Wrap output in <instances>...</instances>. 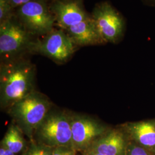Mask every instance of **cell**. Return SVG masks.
<instances>
[{
	"mask_svg": "<svg viewBox=\"0 0 155 155\" xmlns=\"http://www.w3.org/2000/svg\"><path fill=\"white\" fill-rule=\"evenodd\" d=\"M35 65L25 56L1 62V109H8L35 91Z\"/></svg>",
	"mask_w": 155,
	"mask_h": 155,
	"instance_id": "cell-1",
	"label": "cell"
},
{
	"mask_svg": "<svg viewBox=\"0 0 155 155\" xmlns=\"http://www.w3.org/2000/svg\"><path fill=\"white\" fill-rule=\"evenodd\" d=\"M52 104L44 94L35 90L8 109V114L31 141L35 133L51 110Z\"/></svg>",
	"mask_w": 155,
	"mask_h": 155,
	"instance_id": "cell-2",
	"label": "cell"
},
{
	"mask_svg": "<svg viewBox=\"0 0 155 155\" xmlns=\"http://www.w3.org/2000/svg\"><path fill=\"white\" fill-rule=\"evenodd\" d=\"M36 38L15 16L0 24L1 62L9 61L30 54Z\"/></svg>",
	"mask_w": 155,
	"mask_h": 155,
	"instance_id": "cell-3",
	"label": "cell"
},
{
	"mask_svg": "<svg viewBox=\"0 0 155 155\" xmlns=\"http://www.w3.org/2000/svg\"><path fill=\"white\" fill-rule=\"evenodd\" d=\"M37 142L52 148L72 147L71 115L65 111L51 110L36 129Z\"/></svg>",
	"mask_w": 155,
	"mask_h": 155,
	"instance_id": "cell-4",
	"label": "cell"
},
{
	"mask_svg": "<svg viewBox=\"0 0 155 155\" xmlns=\"http://www.w3.org/2000/svg\"><path fill=\"white\" fill-rule=\"evenodd\" d=\"M50 0H31L15 10V16L35 37H40L55 28Z\"/></svg>",
	"mask_w": 155,
	"mask_h": 155,
	"instance_id": "cell-5",
	"label": "cell"
},
{
	"mask_svg": "<svg viewBox=\"0 0 155 155\" xmlns=\"http://www.w3.org/2000/svg\"><path fill=\"white\" fill-rule=\"evenodd\" d=\"M77 47L64 31L55 28L46 35L35 39L30 54H39L57 64H64L71 59Z\"/></svg>",
	"mask_w": 155,
	"mask_h": 155,
	"instance_id": "cell-6",
	"label": "cell"
},
{
	"mask_svg": "<svg viewBox=\"0 0 155 155\" xmlns=\"http://www.w3.org/2000/svg\"><path fill=\"white\" fill-rule=\"evenodd\" d=\"M90 14L106 43L116 44L122 40L126 29L125 19L109 2L97 4Z\"/></svg>",
	"mask_w": 155,
	"mask_h": 155,
	"instance_id": "cell-7",
	"label": "cell"
},
{
	"mask_svg": "<svg viewBox=\"0 0 155 155\" xmlns=\"http://www.w3.org/2000/svg\"><path fill=\"white\" fill-rule=\"evenodd\" d=\"M72 148L86 152L94 141L107 130L100 122L86 116L71 115Z\"/></svg>",
	"mask_w": 155,
	"mask_h": 155,
	"instance_id": "cell-8",
	"label": "cell"
},
{
	"mask_svg": "<svg viewBox=\"0 0 155 155\" xmlns=\"http://www.w3.org/2000/svg\"><path fill=\"white\" fill-rule=\"evenodd\" d=\"M50 9L55 20V28L65 31L91 17L83 0H50Z\"/></svg>",
	"mask_w": 155,
	"mask_h": 155,
	"instance_id": "cell-9",
	"label": "cell"
},
{
	"mask_svg": "<svg viewBox=\"0 0 155 155\" xmlns=\"http://www.w3.org/2000/svg\"><path fill=\"white\" fill-rule=\"evenodd\" d=\"M127 138L122 129L107 131L97 139L86 152L104 155H125L128 144Z\"/></svg>",
	"mask_w": 155,
	"mask_h": 155,
	"instance_id": "cell-10",
	"label": "cell"
},
{
	"mask_svg": "<svg viewBox=\"0 0 155 155\" xmlns=\"http://www.w3.org/2000/svg\"><path fill=\"white\" fill-rule=\"evenodd\" d=\"M121 129L136 144L155 151V120L127 122L122 125Z\"/></svg>",
	"mask_w": 155,
	"mask_h": 155,
	"instance_id": "cell-11",
	"label": "cell"
},
{
	"mask_svg": "<svg viewBox=\"0 0 155 155\" xmlns=\"http://www.w3.org/2000/svg\"><path fill=\"white\" fill-rule=\"evenodd\" d=\"M64 31L78 47L104 45L106 43L99 33L91 16Z\"/></svg>",
	"mask_w": 155,
	"mask_h": 155,
	"instance_id": "cell-12",
	"label": "cell"
},
{
	"mask_svg": "<svg viewBox=\"0 0 155 155\" xmlns=\"http://www.w3.org/2000/svg\"><path fill=\"white\" fill-rule=\"evenodd\" d=\"M21 129L16 124L12 123L1 142V145L11 150L16 155L25 152L27 150V144Z\"/></svg>",
	"mask_w": 155,
	"mask_h": 155,
	"instance_id": "cell-13",
	"label": "cell"
},
{
	"mask_svg": "<svg viewBox=\"0 0 155 155\" xmlns=\"http://www.w3.org/2000/svg\"><path fill=\"white\" fill-rule=\"evenodd\" d=\"M54 148L45 145L34 140L31 141L22 155H53Z\"/></svg>",
	"mask_w": 155,
	"mask_h": 155,
	"instance_id": "cell-14",
	"label": "cell"
},
{
	"mask_svg": "<svg viewBox=\"0 0 155 155\" xmlns=\"http://www.w3.org/2000/svg\"><path fill=\"white\" fill-rule=\"evenodd\" d=\"M15 10L9 0H0V24L13 16Z\"/></svg>",
	"mask_w": 155,
	"mask_h": 155,
	"instance_id": "cell-15",
	"label": "cell"
},
{
	"mask_svg": "<svg viewBox=\"0 0 155 155\" xmlns=\"http://www.w3.org/2000/svg\"><path fill=\"white\" fill-rule=\"evenodd\" d=\"M125 155H153L149 150L136 144L134 142L128 143Z\"/></svg>",
	"mask_w": 155,
	"mask_h": 155,
	"instance_id": "cell-16",
	"label": "cell"
},
{
	"mask_svg": "<svg viewBox=\"0 0 155 155\" xmlns=\"http://www.w3.org/2000/svg\"><path fill=\"white\" fill-rule=\"evenodd\" d=\"M77 152L72 147H59L54 148L53 155H77Z\"/></svg>",
	"mask_w": 155,
	"mask_h": 155,
	"instance_id": "cell-17",
	"label": "cell"
},
{
	"mask_svg": "<svg viewBox=\"0 0 155 155\" xmlns=\"http://www.w3.org/2000/svg\"><path fill=\"white\" fill-rule=\"evenodd\" d=\"M9 1L11 3L12 5L13 6L15 9H16L17 8L27 3L31 0H9Z\"/></svg>",
	"mask_w": 155,
	"mask_h": 155,
	"instance_id": "cell-18",
	"label": "cell"
},
{
	"mask_svg": "<svg viewBox=\"0 0 155 155\" xmlns=\"http://www.w3.org/2000/svg\"><path fill=\"white\" fill-rule=\"evenodd\" d=\"M0 155H16V154L13 153L11 150L6 148L5 147H3L2 145H1Z\"/></svg>",
	"mask_w": 155,
	"mask_h": 155,
	"instance_id": "cell-19",
	"label": "cell"
},
{
	"mask_svg": "<svg viewBox=\"0 0 155 155\" xmlns=\"http://www.w3.org/2000/svg\"><path fill=\"white\" fill-rule=\"evenodd\" d=\"M84 155H101V154H99V153H94V152H86V153H84Z\"/></svg>",
	"mask_w": 155,
	"mask_h": 155,
	"instance_id": "cell-20",
	"label": "cell"
},
{
	"mask_svg": "<svg viewBox=\"0 0 155 155\" xmlns=\"http://www.w3.org/2000/svg\"><path fill=\"white\" fill-rule=\"evenodd\" d=\"M150 5L155 6V0H145Z\"/></svg>",
	"mask_w": 155,
	"mask_h": 155,
	"instance_id": "cell-21",
	"label": "cell"
}]
</instances>
